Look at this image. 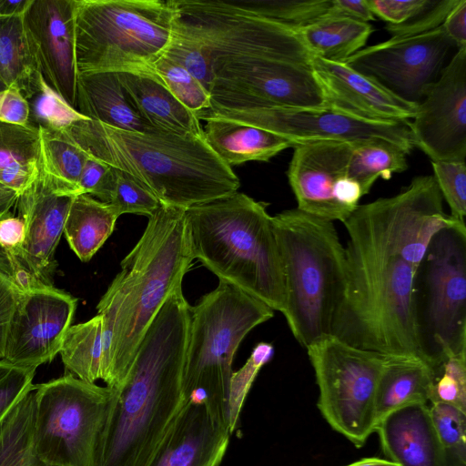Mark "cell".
Segmentation results:
<instances>
[{"label":"cell","instance_id":"9c48e42d","mask_svg":"<svg viewBox=\"0 0 466 466\" xmlns=\"http://www.w3.org/2000/svg\"><path fill=\"white\" fill-rule=\"evenodd\" d=\"M412 303L421 360L432 367L448 354H466V227L432 237L415 273Z\"/></svg>","mask_w":466,"mask_h":466},{"label":"cell","instance_id":"ba28073f","mask_svg":"<svg viewBox=\"0 0 466 466\" xmlns=\"http://www.w3.org/2000/svg\"><path fill=\"white\" fill-rule=\"evenodd\" d=\"M273 316L268 305L224 281L191 307L184 366L186 401L203 404L228 431L234 356L248 333Z\"/></svg>","mask_w":466,"mask_h":466},{"label":"cell","instance_id":"d590c367","mask_svg":"<svg viewBox=\"0 0 466 466\" xmlns=\"http://www.w3.org/2000/svg\"><path fill=\"white\" fill-rule=\"evenodd\" d=\"M23 15L0 18V78L18 87L39 70L30 46Z\"/></svg>","mask_w":466,"mask_h":466},{"label":"cell","instance_id":"f546056e","mask_svg":"<svg viewBox=\"0 0 466 466\" xmlns=\"http://www.w3.org/2000/svg\"><path fill=\"white\" fill-rule=\"evenodd\" d=\"M119 217L110 204L87 194L73 198L64 235L81 261L87 262L93 258L114 231Z\"/></svg>","mask_w":466,"mask_h":466},{"label":"cell","instance_id":"1f68e13d","mask_svg":"<svg viewBox=\"0 0 466 466\" xmlns=\"http://www.w3.org/2000/svg\"><path fill=\"white\" fill-rule=\"evenodd\" d=\"M102 327V317L96 314L86 322L68 328L59 350L66 373L89 383L101 380Z\"/></svg>","mask_w":466,"mask_h":466},{"label":"cell","instance_id":"7dc6e473","mask_svg":"<svg viewBox=\"0 0 466 466\" xmlns=\"http://www.w3.org/2000/svg\"><path fill=\"white\" fill-rule=\"evenodd\" d=\"M114 187V168L87 153L79 180V192L109 203Z\"/></svg>","mask_w":466,"mask_h":466},{"label":"cell","instance_id":"db71d44e","mask_svg":"<svg viewBox=\"0 0 466 466\" xmlns=\"http://www.w3.org/2000/svg\"><path fill=\"white\" fill-rule=\"evenodd\" d=\"M18 195L0 186V218L11 215L10 209L15 206ZM0 272L13 281V263L10 255L0 247Z\"/></svg>","mask_w":466,"mask_h":466},{"label":"cell","instance_id":"60d3db41","mask_svg":"<svg viewBox=\"0 0 466 466\" xmlns=\"http://www.w3.org/2000/svg\"><path fill=\"white\" fill-rule=\"evenodd\" d=\"M273 354L274 347L271 343L259 342L246 363L232 373L228 404V422L231 433L238 428L242 406L258 371L271 360Z\"/></svg>","mask_w":466,"mask_h":466},{"label":"cell","instance_id":"816d5d0a","mask_svg":"<svg viewBox=\"0 0 466 466\" xmlns=\"http://www.w3.org/2000/svg\"><path fill=\"white\" fill-rule=\"evenodd\" d=\"M25 226L21 218L12 215L0 218V247L7 253H14L23 245Z\"/></svg>","mask_w":466,"mask_h":466},{"label":"cell","instance_id":"52a82bcc","mask_svg":"<svg viewBox=\"0 0 466 466\" xmlns=\"http://www.w3.org/2000/svg\"><path fill=\"white\" fill-rule=\"evenodd\" d=\"M73 16L77 75L114 72L160 80L155 64L173 33L170 0H73Z\"/></svg>","mask_w":466,"mask_h":466},{"label":"cell","instance_id":"ac0fdd59","mask_svg":"<svg viewBox=\"0 0 466 466\" xmlns=\"http://www.w3.org/2000/svg\"><path fill=\"white\" fill-rule=\"evenodd\" d=\"M77 299L54 286L22 292L7 330L3 360L37 369L59 353Z\"/></svg>","mask_w":466,"mask_h":466},{"label":"cell","instance_id":"8992f818","mask_svg":"<svg viewBox=\"0 0 466 466\" xmlns=\"http://www.w3.org/2000/svg\"><path fill=\"white\" fill-rule=\"evenodd\" d=\"M271 222L286 292L282 314L306 349L332 335L346 286L345 249L332 221L293 208Z\"/></svg>","mask_w":466,"mask_h":466},{"label":"cell","instance_id":"ee69618b","mask_svg":"<svg viewBox=\"0 0 466 466\" xmlns=\"http://www.w3.org/2000/svg\"><path fill=\"white\" fill-rule=\"evenodd\" d=\"M433 177L451 216L465 224L466 164L455 161H431Z\"/></svg>","mask_w":466,"mask_h":466},{"label":"cell","instance_id":"f907efd6","mask_svg":"<svg viewBox=\"0 0 466 466\" xmlns=\"http://www.w3.org/2000/svg\"><path fill=\"white\" fill-rule=\"evenodd\" d=\"M21 293L14 282L0 272V360L4 357L7 330Z\"/></svg>","mask_w":466,"mask_h":466},{"label":"cell","instance_id":"5b68a950","mask_svg":"<svg viewBox=\"0 0 466 466\" xmlns=\"http://www.w3.org/2000/svg\"><path fill=\"white\" fill-rule=\"evenodd\" d=\"M268 203L240 192L185 211L190 254L215 274L283 312L282 265Z\"/></svg>","mask_w":466,"mask_h":466},{"label":"cell","instance_id":"484cf974","mask_svg":"<svg viewBox=\"0 0 466 466\" xmlns=\"http://www.w3.org/2000/svg\"><path fill=\"white\" fill-rule=\"evenodd\" d=\"M118 76L137 112L154 128L204 137L197 115L183 106L162 81L142 75L118 73Z\"/></svg>","mask_w":466,"mask_h":466},{"label":"cell","instance_id":"6f0895ef","mask_svg":"<svg viewBox=\"0 0 466 466\" xmlns=\"http://www.w3.org/2000/svg\"><path fill=\"white\" fill-rule=\"evenodd\" d=\"M345 466H398L396 463L388 459H380L377 457L362 458L357 461Z\"/></svg>","mask_w":466,"mask_h":466},{"label":"cell","instance_id":"f1b7e54d","mask_svg":"<svg viewBox=\"0 0 466 466\" xmlns=\"http://www.w3.org/2000/svg\"><path fill=\"white\" fill-rule=\"evenodd\" d=\"M294 27L312 56L338 63H346L362 49L373 32L370 23L343 15Z\"/></svg>","mask_w":466,"mask_h":466},{"label":"cell","instance_id":"83f0119b","mask_svg":"<svg viewBox=\"0 0 466 466\" xmlns=\"http://www.w3.org/2000/svg\"><path fill=\"white\" fill-rule=\"evenodd\" d=\"M39 177L56 194L80 195L79 180L87 153L66 131L39 127Z\"/></svg>","mask_w":466,"mask_h":466},{"label":"cell","instance_id":"30bf717a","mask_svg":"<svg viewBox=\"0 0 466 466\" xmlns=\"http://www.w3.org/2000/svg\"><path fill=\"white\" fill-rule=\"evenodd\" d=\"M117 389L66 373L35 390L34 445L53 466H98Z\"/></svg>","mask_w":466,"mask_h":466},{"label":"cell","instance_id":"bcb514c9","mask_svg":"<svg viewBox=\"0 0 466 466\" xmlns=\"http://www.w3.org/2000/svg\"><path fill=\"white\" fill-rule=\"evenodd\" d=\"M459 2L460 0H434L431 6L412 19L400 25L387 24L385 29L393 39L419 35L432 31L442 25L447 15Z\"/></svg>","mask_w":466,"mask_h":466},{"label":"cell","instance_id":"4fadbf2b","mask_svg":"<svg viewBox=\"0 0 466 466\" xmlns=\"http://www.w3.org/2000/svg\"><path fill=\"white\" fill-rule=\"evenodd\" d=\"M209 109L329 108L311 66L244 57L214 60Z\"/></svg>","mask_w":466,"mask_h":466},{"label":"cell","instance_id":"603a6c76","mask_svg":"<svg viewBox=\"0 0 466 466\" xmlns=\"http://www.w3.org/2000/svg\"><path fill=\"white\" fill-rule=\"evenodd\" d=\"M375 431L385 456L398 466H449L427 403L390 412Z\"/></svg>","mask_w":466,"mask_h":466},{"label":"cell","instance_id":"74e56055","mask_svg":"<svg viewBox=\"0 0 466 466\" xmlns=\"http://www.w3.org/2000/svg\"><path fill=\"white\" fill-rule=\"evenodd\" d=\"M430 368L429 401L452 405L466 411V354H448Z\"/></svg>","mask_w":466,"mask_h":466},{"label":"cell","instance_id":"7c38bea8","mask_svg":"<svg viewBox=\"0 0 466 466\" xmlns=\"http://www.w3.org/2000/svg\"><path fill=\"white\" fill-rule=\"evenodd\" d=\"M319 388L318 409L354 446L365 445L377 424L375 399L390 355L353 347L335 336L306 348Z\"/></svg>","mask_w":466,"mask_h":466},{"label":"cell","instance_id":"836d02e7","mask_svg":"<svg viewBox=\"0 0 466 466\" xmlns=\"http://www.w3.org/2000/svg\"><path fill=\"white\" fill-rule=\"evenodd\" d=\"M29 106V125L56 131H66L88 117L78 112L35 71L20 86Z\"/></svg>","mask_w":466,"mask_h":466},{"label":"cell","instance_id":"9f6ffc18","mask_svg":"<svg viewBox=\"0 0 466 466\" xmlns=\"http://www.w3.org/2000/svg\"><path fill=\"white\" fill-rule=\"evenodd\" d=\"M30 0H0V18L24 14Z\"/></svg>","mask_w":466,"mask_h":466},{"label":"cell","instance_id":"d4e9b609","mask_svg":"<svg viewBox=\"0 0 466 466\" xmlns=\"http://www.w3.org/2000/svg\"><path fill=\"white\" fill-rule=\"evenodd\" d=\"M205 141L227 166L249 161H268L279 152L296 146L268 130L224 118L207 116Z\"/></svg>","mask_w":466,"mask_h":466},{"label":"cell","instance_id":"44dd1931","mask_svg":"<svg viewBox=\"0 0 466 466\" xmlns=\"http://www.w3.org/2000/svg\"><path fill=\"white\" fill-rule=\"evenodd\" d=\"M74 198L55 193L39 176L17 198L15 207L25 226V238L18 250L8 254L42 284L53 286L55 254Z\"/></svg>","mask_w":466,"mask_h":466},{"label":"cell","instance_id":"e0dca14e","mask_svg":"<svg viewBox=\"0 0 466 466\" xmlns=\"http://www.w3.org/2000/svg\"><path fill=\"white\" fill-rule=\"evenodd\" d=\"M410 122L414 147L431 161L466 159V47L459 48L430 86Z\"/></svg>","mask_w":466,"mask_h":466},{"label":"cell","instance_id":"3957f363","mask_svg":"<svg viewBox=\"0 0 466 466\" xmlns=\"http://www.w3.org/2000/svg\"><path fill=\"white\" fill-rule=\"evenodd\" d=\"M185 211L161 205L148 217L96 306L103 321L101 380L106 386L118 389L124 382L148 327L191 265Z\"/></svg>","mask_w":466,"mask_h":466},{"label":"cell","instance_id":"277c9868","mask_svg":"<svg viewBox=\"0 0 466 466\" xmlns=\"http://www.w3.org/2000/svg\"><path fill=\"white\" fill-rule=\"evenodd\" d=\"M66 131L86 153L137 179L164 206L186 210L234 194L240 186L204 137L125 131L91 119Z\"/></svg>","mask_w":466,"mask_h":466},{"label":"cell","instance_id":"7a4b0ae2","mask_svg":"<svg viewBox=\"0 0 466 466\" xmlns=\"http://www.w3.org/2000/svg\"><path fill=\"white\" fill-rule=\"evenodd\" d=\"M191 306L178 285L148 327L114 402L98 466H147L186 401Z\"/></svg>","mask_w":466,"mask_h":466},{"label":"cell","instance_id":"680465c9","mask_svg":"<svg viewBox=\"0 0 466 466\" xmlns=\"http://www.w3.org/2000/svg\"><path fill=\"white\" fill-rule=\"evenodd\" d=\"M5 87H6V86H5V84L3 83V81L0 78V91L3 90Z\"/></svg>","mask_w":466,"mask_h":466},{"label":"cell","instance_id":"cb8c5ba5","mask_svg":"<svg viewBox=\"0 0 466 466\" xmlns=\"http://www.w3.org/2000/svg\"><path fill=\"white\" fill-rule=\"evenodd\" d=\"M75 107L89 119L113 128L141 133L159 131L137 112L118 73L77 75Z\"/></svg>","mask_w":466,"mask_h":466},{"label":"cell","instance_id":"c3c4849f","mask_svg":"<svg viewBox=\"0 0 466 466\" xmlns=\"http://www.w3.org/2000/svg\"><path fill=\"white\" fill-rule=\"evenodd\" d=\"M374 15L388 25L405 23L431 6L434 0H366Z\"/></svg>","mask_w":466,"mask_h":466},{"label":"cell","instance_id":"2e32d148","mask_svg":"<svg viewBox=\"0 0 466 466\" xmlns=\"http://www.w3.org/2000/svg\"><path fill=\"white\" fill-rule=\"evenodd\" d=\"M454 46L440 26L419 35L390 38L362 48L346 64L374 78L398 96L419 104L439 78Z\"/></svg>","mask_w":466,"mask_h":466},{"label":"cell","instance_id":"d6a6232c","mask_svg":"<svg viewBox=\"0 0 466 466\" xmlns=\"http://www.w3.org/2000/svg\"><path fill=\"white\" fill-rule=\"evenodd\" d=\"M35 388L36 385L0 426V466H53L38 458L34 445Z\"/></svg>","mask_w":466,"mask_h":466},{"label":"cell","instance_id":"681fc988","mask_svg":"<svg viewBox=\"0 0 466 466\" xmlns=\"http://www.w3.org/2000/svg\"><path fill=\"white\" fill-rule=\"evenodd\" d=\"M0 121L17 126L29 125V106L17 86L0 91Z\"/></svg>","mask_w":466,"mask_h":466},{"label":"cell","instance_id":"11a10c76","mask_svg":"<svg viewBox=\"0 0 466 466\" xmlns=\"http://www.w3.org/2000/svg\"><path fill=\"white\" fill-rule=\"evenodd\" d=\"M334 4L338 15L349 16L367 23L375 19L366 0H334Z\"/></svg>","mask_w":466,"mask_h":466},{"label":"cell","instance_id":"6da1fadb","mask_svg":"<svg viewBox=\"0 0 466 466\" xmlns=\"http://www.w3.org/2000/svg\"><path fill=\"white\" fill-rule=\"evenodd\" d=\"M343 224L346 286L332 336L363 350L420 358L412 290L432 238L430 225L389 198L359 205Z\"/></svg>","mask_w":466,"mask_h":466},{"label":"cell","instance_id":"8fae6325","mask_svg":"<svg viewBox=\"0 0 466 466\" xmlns=\"http://www.w3.org/2000/svg\"><path fill=\"white\" fill-rule=\"evenodd\" d=\"M174 26L214 60L258 57L311 66L312 55L293 25L224 0H170Z\"/></svg>","mask_w":466,"mask_h":466},{"label":"cell","instance_id":"8d00e7d4","mask_svg":"<svg viewBox=\"0 0 466 466\" xmlns=\"http://www.w3.org/2000/svg\"><path fill=\"white\" fill-rule=\"evenodd\" d=\"M231 4L256 15L290 25H305L337 15L333 0H238Z\"/></svg>","mask_w":466,"mask_h":466},{"label":"cell","instance_id":"b9f144b4","mask_svg":"<svg viewBox=\"0 0 466 466\" xmlns=\"http://www.w3.org/2000/svg\"><path fill=\"white\" fill-rule=\"evenodd\" d=\"M114 168V187L110 204L119 216L127 213L150 217L161 203L142 183L128 173Z\"/></svg>","mask_w":466,"mask_h":466},{"label":"cell","instance_id":"ffe728a7","mask_svg":"<svg viewBox=\"0 0 466 466\" xmlns=\"http://www.w3.org/2000/svg\"><path fill=\"white\" fill-rule=\"evenodd\" d=\"M311 69L328 107L352 117L382 123L409 122L418 104L407 101L346 63L312 56Z\"/></svg>","mask_w":466,"mask_h":466},{"label":"cell","instance_id":"f5cc1de1","mask_svg":"<svg viewBox=\"0 0 466 466\" xmlns=\"http://www.w3.org/2000/svg\"><path fill=\"white\" fill-rule=\"evenodd\" d=\"M441 26L458 49L466 47V0H460Z\"/></svg>","mask_w":466,"mask_h":466},{"label":"cell","instance_id":"ab89813d","mask_svg":"<svg viewBox=\"0 0 466 466\" xmlns=\"http://www.w3.org/2000/svg\"><path fill=\"white\" fill-rule=\"evenodd\" d=\"M155 71L168 91L195 114L210 108V93L184 67L162 56L155 64Z\"/></svg>","mask_w":466,"mask_h":466},{"label":"cell","instance_id":"7bdbcfd3","mask_svg":"<svg viewBox=\"0 0 466 466\" xmlns=\"http://www.w3.org/2000/svg\"><path fill=\"white\" fill-rule=\"evenodd\" d=\"M164 56L184 67L210 93L214 78L212 62L201 45L173 28Z\"/></svg>","mask_w":466,"mask_h":466},{"label":"cell","instance_id":"f6af8a7d","mask_svg":"<svg viewBox=\"0 0 466 466\" xmlns=\"http://www.w3.org/2000/svg\"><path fill=\"white\" fill-rule=\"evenodd\" d=\"M36 369L0 360V426L20 400L35 388Z\"/></svg>","mask_w":466,"mask_h":466},{"label":"cell","instance_id":"7402d4cb","mask_svg":"<svg viewBox=\"0 0 466 466\" xmlns=\"http://www.w3.org/2000/svg\"><path fill=\"white\" fill-rule=\"evenodd\" d=\"M230 435L203 404L188 400L147 466H219Z\"/></svg>","mask_w":466,"mask_h":466},{"label":"cell","instance_id":"f35d334b","mask_svg":"<svg viewBox=\"0 0 466 466\" xmlns=\"http://www.w3.org/2000/svg\"><path fill=\"white\" fill-rule=\"evenodd\" d=\"M429 407L449 466H466V411L443 403Z\"/></svg>","mask_w":466,"mask_h":466},{"label":"cell","instance_id":"e575fe53","mask_svg":"<svg viewBox=\"0 0 466 466\" xmlns=\"http://www.w3.org/2000/svg\"><path fill=\"white\" fill-rule=\"evenodd\" d=\"M406 156L400 147L381 140L353 143L350 176L366 195L378 178L389 179L392 174L405 171L408 168Z\"/></svg>","mask_w":466,"mask_h":466},{"label":"cell","instance_id":"4dcf8cb0","mask_svg":"<svg viewBox=\"0 0 466 466\" xmlns=\"http://www.w3.org/2000/svg\"><path fill=\"white\" fill-rule=\"evenodd\" d=\"M38 176V127L0 121V186L19 196Z\"/></svg>","mask_w":466,"mask_h":466},{"label":"cell","instance_id":"9a60e30c","mask_svg":"<svg viewBox=\"0 0 466 466\" xmlns=\"http://www.w3.org/2000/svg\"><path fill=\"white\" fill-rule=\"evenodd\" d=\"M352 144L323 140L293 147L287 176L299 210L343 223L358 208L364 194L350 176Z\"/></svg>","mask_w":466,"mask_h":466},{"label":"cell","instance_id":"5bb4252c","mask_svg":"<svg viewBox=\"0 0 466 466\" xmlns=\"http://www.w3.org/2000/svg\"><path fill=\"white\" fill-rule=\"evenodd\" d=\"M198 118L213 116L260 127L292 141L302 143L332 140L359 143L381 140L390 143L407 155L414 147L410 122L382 123L358 119L325 109L252 108L208 109Z\"/></svg>","mask_w":466,"mask_h":466},{"label":"cell","instance_id":"4316f807","mask_svg":"<svg viewBox=\"0 0 466 466\" xmlns=\"http://www.w3.org/2000/svg\"><path fill=\"white\" fill-rule=\"evenodd\" d=\"M431 380V370L420 358L390 355L377 387V423L395 410L427 403Z\"/></svg>","mask_w":466,"mask_h":466},{"label":"cell","instance_id":"d6986e66","mask_svg":"<svg viewBox=\"0 0 466 466\" xmlns=\"http://www.w3.org/2000/svg\"><path fill=\"white\" fill-rule=\"evenodd\" d=\"M23 20L45 80L75 107L73 0H30Z\"/></svg>","mask_w":466,"mask_h":466}]
</instances>
